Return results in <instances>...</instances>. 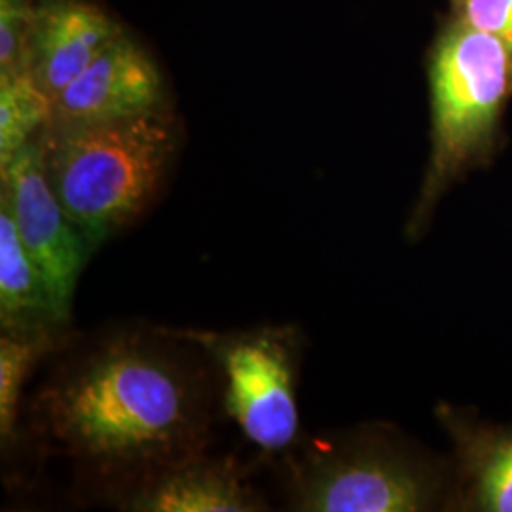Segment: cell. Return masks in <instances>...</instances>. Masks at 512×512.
Segmentation results:
<instances>
[{
  "instance_id": "1",
  "label": "cell",
  "mask_w": 512,
  "mask_h": 512,
  "mask_svg": "<svg viewBox=\"0 0 512 512\" xmlns=\"http://www.w3.org/2000/svg\"><path fill=\"white\" fill-rule=\"evenodd\" d=\"M46 437L101 469H162L190 458L202 399L184 366L137 336L116 338L57 374L37 399Z\"/></svg>"
},
{
  "instance_id": "7",
  "label": "cell",
  "mask_w": 512,
  "mask_h": 512,
  "mask_svg": "<svg viewBox=\"0 0 512 512\" xmlns=\"http://www.w3.org/2000/svg\"><path fill=\"white\" fill-rule=\"evenodd\" d=\"M162 101L158 67L122 35L55 97L50 124L124 120L162 110Z\"/></svg>"
},
{
  "instance_id": "12",
  "label": "cell",
  "mask_w": 512,
  "mask_h": 512,
  "mask_svg": "<svg viewBox=\"0 0 512 512\" xmlns=\"http://www.w3.org/2000/svg\"><path fill=\"white\" fill-rule=\"evenodd\" d=\"M55 346V332H6L0 336V435L14 439L23 384Z\"/></svg>"
},
{
  "instance_id": "10",
  "label": "cell",
  "mask_w": 512,
  "mask_h": 512,
  "mask_svg": "<svg viewBox=\"0 0 512 512\" xmlns=\"http://www.w3.org/2000/svg\"><path fill=\"white\" fill-rule=\"evenodd\" d=\"M0 323L6 332L63 327L35 262L19 239L10 205L0 198Z\"/></svg>"
},
{
  "instance_id": "5",
  "label": "cell",
  "mask_w": 512,
  "mask_h": 512,
  "mask_svg": "<svg viewBox=\"0 0 512 512\" xmlns=\"http://www.w3.org/2000/svg\"><path fill=\"white\" fill-rule=\"evenodd\" d=\"M293 505L306 512H416L433 501L420 467L385 444L308 452L293 467Z\"/></svg>"
},
{
  "instance_id": "15",
  "label": "cell",
  "mask_w": 512,
  "mask_h": 512,
  "mask_svg": "<svg viewBox=\"0 0 512 512\" xmlns=\"http://www.w3.org/2000/svg\"><path fill=\"white\" fill-rule=\"evenodd\" d=\"M463 23L499 38L512 50V0H459Z\"/></svg>"
},
{
  "instance_id": "4",
  "label": "cell",
  "mask_w": 512,
  "mask_h": 512,
  "mask_svg": "<svg viewBox=\"0 0 512 512\" xmlns=\"http://www.w3.org/2000/svg\"><path fill=\"white\" fill-rule=\"evenodd\" d=\"M175 334L205 349L219 363L226 378V410L249 442L270 454L293 446L300 414L291 330H177Z\"/></svg>"
},
{
  "instance_id": "11",
  "label": "cell",
  "mask_w": 512,
  "mask_h": 512,
  "mask_svg": "<svg viewBox=\"0 0 512 512\" xmlns=\"http://www.w3.org/2000/svg\"><path fill=\"white\" fill-rule=\"evenodd\" d=\"M52 112L54 101L31 71L0 74V165L50 126Z\"/></svg>"
},
{
  "instance_id": "2",
  "label": "cell",
  "mask_w": 512,
  "mask_h": 512,
  "mask_svg": "<svg viewBox=\"0 0 512 512\" xmlns=\"http://www.w3.org/2000/svg\"><path fill=\"white\" fill-rule=\"evenodd\" d=\"M38 141L55 196L93 251L145 211L175 150L173 126L162 110L50 124Z\"/></svg>"
},
{
  "instance_id": "3",
  "label": "cell",
  "mask_w": 512,
  "mask_h": 512,
  "mask_svg": "<svg viewBox=\"0 0 512 512\" xmlns=\"http://www.w3.org/2000/svg\"><path fill=\"white\" fill-rule=\"evenodd\" d=\"M511 80L512 50L499 38L463 21L440 38L431 65L433 167L412 230L427 219L444 183L490 141Z\"/></svg>"
},
{
  "instance_id": "6",
  "label": "cell",
  "mask_w": 512,
  "mask_h": 512,
  "mask_svg": "<svg viewBox=\"0 0 512 512\" xmlns=\"http://www.w3.org/2000/svg\"><path fill=\"white\" fill-rule=\"evenodd\" d=\"M0 181V198L12 209L19 239L44 277L59 323L67 325L78 277L93 249L55 196L38 137L0 165Z\"/></svg>"
},
{
  "instance_id": "13",
  "label": "cell",
  "mask_w": 512,
  "mask_h": 512,
  "mask_svg": "<svg viewBox=\"0 0 512 512\" xmlns=\"http://www.w3.org/2000/svg\"><path fill=\"white\" fill-rule=\"evenodd\" d=\"M471 465L478 505L486 511L512 512V433L476 440Z\"/></svg>"
},
{
  "instance_id": "9",
  "label": "cell",
  "mask_w": 512,
  "mask_h": 512,
  "mask_svg": "<svg viewBox=\"0 0 512 512\" xmlns=\"http://www.w3.org/2000/svg\"><path fill=\"white\" fill-rule=\"evenodd\" d=\"M135 512H255L264 503L232 461L186 458L162 469L124 501Z\"/></svg>"
},
{
  "instance_id": "14",
  "label": "cell",
  "mask_w": 512,
  "mask_h": 512,
  "mask_svg": "<svg viewBox=\"0 0 512 512\" xmlns=\"http://www.w3.org/2000/svg\"><path fill=\"white\" fill-rule=\"evenodd\" d=\"M37 8L29 0H0V74L31 71Z\"/></svg>"
},
{
  "instance_id": "8",
  "label": "cell",
  "mask_w": 512,
  "mask_h": 512,
  "mask_svg": "<svg viewBox=\"0 0 512 512\" xmlns=\"http://www.w3.org/2000/svg\"><path fill=\"white\" fill-rule=\"evenodd\" d=\"M120 37L118 25L97 6L80 0H50L37 8L31 73L55 101Z\"/></svg>"
}]
</instances>
